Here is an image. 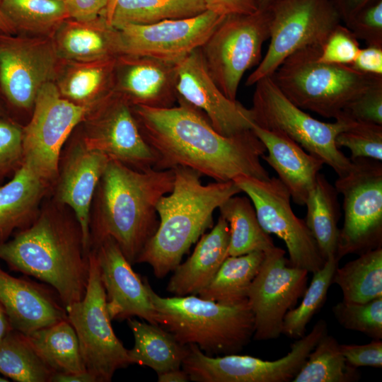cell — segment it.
Returning <instances> with one entry per match:
<instances>
[{
  "mask_svg": "<svg viewBox=\"0 0 382 382\" xmlns=\"http://www.w3.org/2000/svg\"><path fill=\"white\" fill-rule=\"evenodd\" d=\"M8 381H9V380L7 378L1 376L0 374V382H8Z\"/></svg>",
  "mask_w": 382,
  "mask_h": 382,
  "instance_id": "cell-55",
  "label": "cell"
},
{
  "mask_svg": "<svg viewBox=\"0 0 382 382\" xmlns=\"http://www.w3.org/2000/svg\"><path fill=\"white\" fill-rule=\"evenodd\" d=\"M158 323L183 345H196L213 356L238 354L254 333L248 301L223 304L195 295L162 297L143 279Z\"/></svg>",
  "mask_w": 382,
  "mask_h": 382,
  "instance_id": "cell-5",
  "label": "cell"
},
{
  "mask_svg": "<svg viewBox=\"0 0 382 382\" xmlns=\"http://www.w3.org/2000/svg\"><path fill=\"white\" fill-rule=\"evenodd\" d=\"M251 129L267 152L261 158L277 173L293 201L298 205H305L323 161L281 132L261 128L254 123Z\"/></svg>",
  "mask_w": 382,
  "mask_h": 382,
  "instance_id": "cell-24",
  "label": "cell"
},
{
  "mask_svg": "<svg viewBox=\"0 0 382 382\" xmlns=\"http://www.w3.org/2000/svg\"><path fill=\"white\" fill-rule=\"evenodd\" d=\"M207 10L221 16L250 14L258 10L257 0H204Z\"/></svg>",
  "mask_w": 382,
  "mask_h": 382,
  "instance_id": "cell-48",
  "label": "cell"
},
{
  "mask_svg": "<svg viewBox=\"0 0 382 382\" xmlns=\"http://www.w3.org/2000/svg\"><path fill=\"white\" fill-rule=\"evenodd\" d=\"M360 373L350 366L335 337L325 333L308 356L292 382H352Z\"/></svg>",
  "mask_w": 382,
  "mask_h": 382,
  "instance_id": "cell-36",
  "label": "cell"
},
{
  "mask_svg": "<svg viewBox=\"0 0 382 382\" xmlns=\"http://www.w3.org/2000/svg\"><path fill=\"white\" fill-rule=\"evenodd\" d=\"M360 50L358 40L344 25H338L320 49L318 60L329 64L351 65Z\"/></svg>",
  "mask_w": 382,
  "mask_h": 382,
  "instance_id": "cell-42",
  "label": "cell"
},
{
  "mask_svg": "<svg viewBox=\"0 0 382 382\" xmlns=\"http://www.w3.org/2000/svg\"><path fill=\"white\" fill-rule=\"evenodd\" d=\"M233 181L250 199L262 229L284 241L289 265L311 273L323 267L326 260L305 221L293 212L290 193L278 178L241 175Z\"/></svg>",
  "mask_w": 382,
  "mask_h": 382,
  "instance_id": "cell-14",
  "label": "cell"
},
{
  "mask_svg": "<svg viewBox=\"0 0 382 382\" xmlns=\"http://www.w3.org/2000/svg\"><path fill=\"white\" fill-rule=\"evenodd\" d=\"M328 332L321 319L309 333L291 345L289 352L274 361L238 354L213 357L197 345H189L182 368L195 382H289L292 381L320 337Z\"/></svg>",
  "mask_w": 382,
  "mask_h": 382,
  "instance_id": "cell-12",
  "label": "cell"
},
{
  "mask_svg": "<svg viewBox=\"0 0 382 382\" xmlns=\"http://www.w3.org/2000/svg\"><path fill=\"white\" fill-rule=\"evenodd\" d=\"M357 40L382 47V0H371L345 23Z\"/></svg>",
  "mask_w": 382,
  "mask_h": 382,
  "instance_id": "cell-41",
  "label": "cell"
},
{
  "mask_svg": "<svg viewBox=\"0 0 382 382\" xmlns=\"http://www.w3.org/2000/svg\"><path fill=\"white\" fill-rule=\"evenodd\" d=\"M0 1H1V0H0Z\"/></svg>",
  "mask_w": 382,
  "mask_h": 382,
  "instance_id": "cell-56",
  "label": "cell"
},
{
  "mask_svg": "<svg viewBox=\"0 0 382 382\" xmlns=\"http://www.w3.org/2000/svg\"><path fill=\"white\" fill-rule=\"evenodd\" d=\"M96 253L111 320L137 316L158 325V315L144 282L134 272L117 243L106 238L91 249Z\"/></svg>",
  "mask_w": 382,
  "mask_h": 382,
  "instance_id": "cell-21",
  "label": "cell"
},
{
  "mask_svg": "<svg viewBox=\"0 0 382 382\" xmlns=\"http://www.w3.org/2000/svg\"><path fill=\"white\" fill-rule=\"evenodd\" d=\"M139 131L154 151L156 170L183 166L217 182L233 181L241 175L268 180L260 162L266 149L252 129L225 136L191 106L156 108L133 105Z\"/></svg>",
  "mask_w": 382,
  "mask_h": 382,
  "instance_id": "cell-1",
  "label": "cell"
},
{
  "mask_svg": "<svg viewBox=\"0 0 382 382\" xmlns=\"http://www.w3.org/2000/svg\"><path fill=\"white\" fill-rule=\"evenodd\" d=\"M335 144L347 148L349 158H367L382 161V125L352 121L351 125L335 138Z\"/></svg>",
  "mask_w": 382,
  "mask_h": 382,
  "instance_id": "cell-40",
  "label": "cell"
},
{
  "mask_svg": "<svg viewBox=\"0 0 382 382\" xmlns=\"http://www.w3.org/2000/svg\"><path fill=\"white\" fill-rule=\"evenodd\" d=\"M173 169H133L110 160L97 185L90 214V250L112 238L133 265L159 224L156 207L171 192Z\"/></svg>",
  "mask_w": 382,
  "mask_h": 382,
  "instance_id": "cell-3",
  "label": "cell"
},
{
  "mask_svg": "<svg viewBox=\"0 0 382 382\" xmlns=\"http://www.w3.org/2000/svg\"><path fill=\"white\" fill-rule=\"evenodd\" d=\"M89 122L82 139L91 149L139 170L154 168L158 157L142 137L132 105L112 92L88 114Z\"/></svg>",
  "mask_w": 382,
  "mask_h": 382,
  "instance_id": "cell-16",
  "label": "cell"
},
{
  "mask_svg": "<svg viewBox=\"0 0 382 382\" xmlns=\"http://www.w3.org/2000/svg\"><path fill=\"white\" fill-rule=\"evenodd\" d=\"M25 336L53 372L86 371L76 333L68 319L38 329Z\"/></svg>",
  "mask_w": 382,
  "mask_h": 382,
  "instance_id": "cell-30",
  "label": "cell"
},
{
  "mask_svg": "<svg viewBox=\"0 0 382 382\" xmlns=\"http://www.w3.org/2000/svg\"><path fill=\"white\" fill-rule=\"evenodd\" d=\"M109 158L89 149L83 139L62 151L58 174L54 183V201L71 210L90 252V214L95 191Z\"/></svg>",
  "mask_w": 382,
  "mask_h": 382,
  "instance_id": "cell-20",
  "label": "cell"
},
{
  "mask_svg": "<svg viewBox=\"0 0 382 382\" xmlns=\"http://www.w3.org/2000/svg\"><path fill=\"white\" fill-rule=\"evenodd\" d=\"M13 329L8 316L0 303V340H1Z\"/></svg>",
  "mask_w": 382,
  "mask_h": 382,
  "instance_id": "cell-52",
  "label": "cell"
},
{
  "mask_svg": "<svg viewBox=\"0 0 382 382\" xmlns=\"http://www.w3.org/2000/svg\"><path fill=\"white\" fill-rule=\"evenodd\" d=\"M341 115L357 122L382 125V76L351 101Z\"/></svg>",
  "mask_w": 382,
  "mask_h": 382,
  "instance_id": "cell-43",
  "label": "cell"
},
{
  "mask_svg": "<svg viewBox=\"0 0 382 382\" xmlns=\"http://www.w3.org/2000/svg\"><path fill=\"white\" fill-rule=\"evenodd\" d=\"M370 1L371 0H330L340 15L342 21L344 23Z\"/></svg>",
  "mask_w": 382,
  "mask_h": 382,
  "instance_id": "cell-49",
  "label": "cell"
},
{
  "mask_svg": "<svg viewBox=\"0 0 382 382\" xmlns=\"http://www.w3.org/2000/svg\"><path fill=\"white\" fill-rule=\"evenodd\" d=\"M114 92L132 106L163 108L177 102L175 64L146 56L120 54L116 58Z\"/></svg>",
  "mask_w": 382,
  "mask_h": 382,
  "instance_id": "cell-23",
  "label": "cell"
},
{
  "mask_svg": "<svg viewBox=\"0 0 382 382\" xmlns=\"http://www.w3.org/2000/svg\"><path fill=\"white\" fill-rule=\"evenodd\" d=\"M264 256L262 251L228 256L198 296L223 304H236L247 300L248 289Z\"/></svg>",
  "mask_w": 382,
  "mask_h": 382,
  "instance_id": "cell-31",
  "label": "cell"
},
{
  "mask_svg": "<svg viewBox=\"0 0 382 382\" xmlns=\"http://www.w3.org/2000/svg\"><path fill=\"white\" fill-rule=\"evenodd\" d=\"M0 303L13 329L25 335L68 319L66 308L53 289L12 276L1 266Z\"/></svg>",
  "mask_w": 382,
  "mask_h": 382,
  "instance_id": "cell-22",
  "label": "cell"
},
{
  "mask_svg": "<svg viewBox=\"0 0 382 382\" xmlns=\"http://www.w3.org/2000/svg\"><path fill=\"white\" fill-rule=\"evenodd\" d=\"M23 160V129L0 120V180L16 171Z\"/></svg>",
  "mask_w": 382,
  "mask_h": 382,
  "instance_id": "cell-44",
  "label": "cell"
},
{
  "mask_svg": "<svg viewBox=\"0 0 382 382\" xmlns=\"http://www.w3.org/2000/svg\"><path fill=\"white\" fill-rule=\"evenodd\" d=\"M69 16L78 22L93 21L102 14L108 0H63Z\"/></svg>",
  "mask_w": 382,
  "mask_h": 382,
  "instance_id": "cell-46",
  "label": "cell"
},
{
  "mask_svg": "<svg viewBox=\"0 0 382 382\" xmlns=\"http://www.w3.org/2000/svg\"><path fill=\"white\" fill-rule=\"evenodd\" d=\"M98 102L81 104L65 99L50 81L39 91L33 116L23 129V161L52 186L57 177L66 141Z\"/></svg>",
  "mask_w": 382,
  "mask_h": 382,
  "instance_id": "cell-13",
  "label": "cell"
},
{
  "mask_svg": "<svg viewBox=\"0 0 382 382\" xmlns=\"http://www.w3.org/2000/svg\"><path fill=\"white\" fill-rule=\"evenodd\" d=\"M188 374L182 369H172L158 374V382H187Z\"/></svg>",
  "mask_w": 382,
  "mask_h": 382,
  "instance_id": "cell-51",
  "label": "cell"
},
{
  "mask_svg": "<svg viewBox=\"0 0 382 382\" xmlns=\"http://www.w3.org/2000/svg\"><path fill=\"white\" fill-rule=\"evenodd\" d=\"M332 311L344 328L360 332L373 340H382V296L363 303L341 301Z\"/></svg>",
  "mask_w": 382,
  "mask_h": 382,
  "instance_id": "cell-39",
  "label": "cell"
},
{
  "mask_svg": "<svg viewBox=\"0 0 382 382\" xmlns=\"http://www.w3.org/2000/svg\"><path fill=\"white\" fill-rule=\"evenodd\" d=\"M338 195L335 186L319 173L305 204L307 212L304 221L325 260L337 257V224L341 215Z\"/></svg>",
  "mask_w": 382,
  "mask_h": 382,
  "instance_id": "cell-29",
  "label": "cell"
},
{
  "mask_svg": "<svg viewBox=\"0 0 382 382\" xmlns=\"http://www.w3.org/2000/svg\"><path fill=\"white\" fill-rule=\"evenodd\" d=\"M88 255L74 213L54 200L29 226L0 243V259L11 270L49 284L65 308L85 295Z\"/></svg>",
  "mask_w": 382,
  "mask_h": 382,
  "instance_id": "cell-2",
  "label": "cell"
},
{
  "mask_svg": "<svg viewBox=\"0 0 382 382\" xmlns=\"http://www.w3.org/2000/svg\"><path fill=\"white\" fill-rule=\"evenodd\" d=\"M273 0H257L258 9H266Z\"/></svg>",
  "mask_w": 382,
  "mask_h": 382,
  "instance_id": "cell-54",
  "label": "cell"
},
{
  "mask_svg": "<svg viewBox=\"0 0 382 382\" xmlns=\"http://www.w3.org/2000/svg\"><path fill=\"white\" fill-rule=\"evenodd\" d=\"M339 261L336 257H330L321 269L313 273L312 280L306 287L299 306L289 310L285 315L282 334L294 339L305 335L307 325L325 302Z\"/></svg>",
  "mask_w": 382,
  "mask_h": 382,
  "instance_id": "cell-37",
  "label": "cell"
},
{
  "mask_svg": "<svg viewBox=\"0 0 382 382\" xmlns=\"http://www.w3.org/2000/svg\"><path fill=\"white\" fill-rule=\"evenodd\" d=\"M50 382H96L95 377L87 371L83 372H54Z\"/></svg>",
  "mask_w": 382,
  "mask_h": 382,
  "instance_id": "cell-50",
  "label": "cell"
},
{
  "mask_svg": "<svg viewBox=\"0 0 382 382\" xmlns=\"http://www.w3.org/2000/svg\"><path fill=\"white\" fill-rule=\"evenodd\" d=\"M204 0H108L101 16L111 27L149 25L206 11Z\"/></svg>",
  "mask_w": 382,
  "mask_h": 382,
  "instance_id": "cell-28",
  "label": "cell"
},
{
  "mask_svg": "<svg viewBox=\"0 0 382 382\" xmlns=\"http://www.w3.org/2000/svg\"><path fill=\"white\" fill-rule=\"evenodd\" d=\"M219 209L229 228L228 256L265 252L275 246L270 235L261 227L248 197L233 195Z\"/></svg>",
  "mask_w": 382,
  "mask_h": 382,
  "instance_id": "cell-33",
  "label": "cell"
},
{
  "mask_svg": "<svg viewBox=\"0 0 382 382\" xmlns=\"http://www.w3.org/2000/svg\"><path fill=\"white\" fill-rule=\"evenodd\" d=\"M347 362L354 368L382 367V340H373L365 345H340Z\"/></svg>",
  "mask_w": 382,
  "mask_h": 382,
  "instance_id": "cell-45",
  "label": "cell"
},
{
  "mask_svg": "<svg viewBox=\"0 0 382 382\" xmlns=\"http://www.w3.org/2000/svg\"><path fill=\"white\" fill-rule=\"evenodd\" d=\"M0 8L16 29L45 30L69 16L63 0H1Z\"/></svg>",
  "mask_w": 382,
  "mask_h": 382,
  "instance_id": "cell-38",
  "label": "cell"
},
{
  "mask_svg": "<svg viewBox=\"0 0 382 382\" xmlns=\"http://www.w3.org/2000/svg\"><path fill=\"white\" fill-rule=\"evenodd\" d=\"M308 274L289 265L284 250L274 246L265 252L247 293L254 318V340H274L282 334L284 316L303 295Z\"/></svg>",
  "mask_w": 382,
  "mask_h": 382,
  "instance_id": "cell-15",
  "label": "cell"
},
{
  "mask_svg": "<svg viewBox=\"0 0 382 382\" xmlns=\"http://www.w3.org/2000/svg\"><path fill=\"white\" fill-rule=\"evenodd\" d=\"M8 35L0 33V86L13 105L29 108L49 82L54 71V54L42 42Z\"/></svg>",
  "mask_w": 382,
  "mask_h": 382,
  "instance_id": "cell-19",
  "label": "cell"
},
{
  "mask_svg": "<svg viewBox=\"0 0 382 382\" xmlns=\"http://www.w3.org/2000/svg\"><path fill=\"white\" fill-rule=\"evenodd\" d=\"M320 47H307L286 58L271 75L295 105L326 118L337 119L345 108L377 78L351 65L318 60Z\"/></svg>",
  "mask_w": 382,
  "mask_h": 382,
  "instance_id": "cell-6",
  "label": "cell"
},
{
  "mask_svg": "<svg viewBox=\"0 0 382 382\" xmlns=\"http://www.w3.org/2000/svg\"><path fill=\"white\" fill-rule=\"evenodd\" d=\"M332 283L346 303H363L382 296V248L369 250L336 268Z\"/></svg>",
  "mask_w": 382,
  "mask_h": 382,
  "instance_id": "cell-34",
  "label": "cell"
},
{
  "mask_svg": "<svg viewBox=\"0 0 382 382\" xmlns=\"http://www.w3.org/2000/svg\"><path fill=\"white\" fill-rule=\"evenodd\" d=\"M270 13V44L247 86L270 76L294 52L307 47H322L341 18L330 0H273Z\"/></svg>",
  "mask_w": 382,
  "mask_h": 382,
  "instance_id": "cell-9",
  "label": "cell"
},
{
  "mask_svg": "<svg viewBox=\"0 0 382 382\" xmlns=\"http://www.w3.org/2000/svg\"><path fill=\"white\" fill-rule=\"evenodd\" d=\"M351 160V159H350ZM347 174L338 177L335 187L342 195L344 221L340 228L337 258L361 255L382 248V163L352 159Z\"/></svg>",
  "mask_w": 382,
  "mask_h": 382,
  "instance_id": "cell-10",
  "label": "cell"
},
{
  "mask_svg": "<svg viewBox=\"0 0 382 382\" xmlns=\"http://www.w3.org/2000/svg\"><path fill=\"white\" fill-rule=\"evenodd\" d=\"M254 85L250 109L255 125L285 134L307 152L320 158L338 177L348 173L352 161L336 146L335 138L353 120L342 115L335 122L313 118L291 103L271 76L265 77Z\"/></svg>",
  "mask_w": 382,
  "mask_h": 382,
  "instance_id": "cell-7",
  "label": "cell"
},
{
  "mask_svg": "<svg viewBox=\"0 0 382 382\" xmlns=\"http://www.w3.org/2000/svg\"><path fill=\"white\" fill-rule=\"evenodd\" d=\"M89 275L83 299L66 308L76 333L83 361L96 382H110L115 371L131 364L128 349L115 335L107 310L96 253L88 255Z\"/></svg>",
  "mask_w": 382,
  "mask_h": 382,
  "instance_id": "cell-11",
  "label": "cell"
},
{
  "mask_svg": "<svg viewBox=\"0 0 382 382\" xmlns=\"http://www.w3.org/2000/svg\"><path fill=\"white\" fill-rule=\"evenodd\" d=\"M226 16L209 10L187 18L119 29L121 54L146 56L175 64L199 49Z\"/></svg>",
  "mask_w": 382,
  "mask_h": 382,
  "instance_id": "cell-17",
  "label": "cell"
},
{
  "mask_svg": "<svg viewBox=\"0 0 382 382\" xmlns=\"http://www.w3.org/2000/svg\"><path fill=\"white\" fill-rule=\"evenodd\" d=\"M351 66L364 74L382 76V47L367 45L360 48Z\"/></svg>",
  "mask_w": 382,
  "mask_h": 382,
  "instance_id": "cell-47",
  "label": "cell"
},
{
  "mask_svg": "<svg viewBox=\"0 0 382 382\" xmlns=\"http://www.w3.org/2000/svg\"><path fill=\"white\" fill-rule=\"evenodd\" d=\"M268 8L226 16L199 49L210 76L229 99L236 100L244 74L261 60L270 38Z\"/></svg>",
  "mask_w": 382,
  "mask_h": 382,
  "instance_id": "cell-8",
  "label": "cell"
},
{
  "mask_svg": "<svg viewBox=\"0 0 382 382\" xmlns=\"http://www.w3.org/2000/svg\"><path fill=\"white\" fill-rule=\"evenodd\" d=\"M178 103L201 112L219 133L232 136L252 129L250 109L228 98L210 76L199 49L175 63Z\"/></svg>",
  "mask_w": 382,
  "mask_h": 382,
  "instance_id": "cell-18",
  "label": "cell"
},
{
  "mask_svg": "<svg viewBox=\"0 0 382 382\" xmlns=\"http://www.w3.org/2000/svg\"><path fill=\"white\" fill-rule=\"evenodd\" d=\"M134 340L128 349L132 364L148 366L157 374L180 369L188 353V345L180 344L168 331L159 325L127 319Z\"/></svg>",
  "mask_w": 382,
  "mask_h": 382,
  "instance_id": "cell-27",
  "label": "cell"
},
{
  "mask_svg": "<svg viewBox=\"0 0 382 382\" xmlns=\"http://www.w3.org/2000/svg\"><path fill=\"white\" fill-rule=\"evenodd\" d=\"M79 23L68 27L61 37L60 47L66 56L76 60L100 62L121 54L119 31L102 16L89 23Z\"/></svg>",
  "mask_w": 382,
  "mask_h": 382,
  "instance_id": "cell-32",
  "label": "cell"
},
{
  "mask_svg": "<svg viewBox=\"0 0 382 382\" xmlns=\"http://www.w3.org/2000/svg\"><path fill=\"white\" fill-rule=\"evenodd\" d=\"M15 30L13 25L0 8V31L6 34H11Z\"/></svg>",
  "mask_w": 382,
  "mask_h": 382,
  "instance_id": "cell-53",
  "label": "cell"
},
{
  "mask_svg": "<svg viewBox=\"0 0 382 382\" xmlns=\"http://www.w3.org/2000/svg\"><path fill=\"white\" fill-rule=\"evenodd\" d=\"M51 187L23 161L13 178L0 187V243L8 241L15 231L23 230L35 221Z\"/></svg>",
  "mask_w": 382,
  "mask_h": 382,
  "instance_id": "cell-26",
  "label": "cell"
},
{
  "mask_svg": "<svg viewBox=\"0 0 382 382\" xmlns=\"http://www.w3.org/2000/svg\"><path fill=\"white\" fill-rule=\"evenodd\" d=\"M53 372L26 336L12 330L0 340V374L17 382H50Z\"/></svg>",
  "mask_w": 382,
  "mask_h": 382,
  "instance_id": "cell-35",
  "label": "cell"
},
{
  "mask_svg": "<svg viewBox=\"0 0 382 382\" xmlns=\"http://www.w3.org/2000/svg\"><path fill=\"white\" fill-rule=\"evenodd\" d=\"M173 169V187L156 207L158 226L137 260L151 265L157 278L173 271L190 246L213 225L215 209L241 192L233 181L203 185L199 172L183 166Z\"/></svg>",
  "mask_w": 382,
  "mask_h": 382,
  "instance_id": "cell-4",
  "label": "cell"
},
{
  "mask_svg": "<svg viewBox=\"0 0 382 382\" xmlns=\"http://www.w3.org/2000/svg\"><path fill=\"white\" fill-rule=\"evenodd\" d=\"M229 239L228 223L220 215L213 228L200 236L192 254L173 270L167 291L175 296L198 294L228 256Z\"/></svg>",
  "mask_w": 382,
  "mask_h": 382,
  "instance_id": "cell-25",
  "label": "cell"
}]
</instances>
